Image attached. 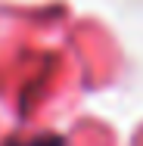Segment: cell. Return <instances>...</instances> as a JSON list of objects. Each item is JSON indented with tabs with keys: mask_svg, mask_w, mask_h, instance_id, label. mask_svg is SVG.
Returning a JSON list of instances; mask_svg holds the SVG:
<instances>
[{
	"mask_svg": "<svg viewBox=\"0 0 143 146\" xmlns=\"http://www.w3.org/2000/svg\"><path fill=\"white\" fill-rule=\"evenodd\" d=\"M22 146H62L59 140H50V137H37V140H31V143H22Z\"/></svg>",
	"mask_w": 143,
	"mask_h": 146,
	"instance_id": "1",
	"label": "cell"
}]
</instances>
